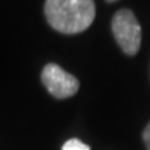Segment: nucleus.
<instances>
[{
    "instance_id": "20e7f679",
    "label": "nucleus",
    "mask_w": 150,
    "mask_h": 150,
    "mask_svg": "<svg viewBox=\"0 0 150 150\" xmlns=\"http://www.w3.org/2000/svg\"><path fill=\"white\" fill-rule=\"evenodd\" d=\"M61 150H91V147L79 139H70L63 145Z\"/></svg>"
},
{
    "instance_id": "423d86ee",
    "label": "nucleus",
    "mask_w": 150,
    "mask_h": 150,
    "mask_svg": "<svg viewBox=\"0 0 150 150\" xmlns=\"http://www.w3.org/2000/svg\"><path fill=\"white\" fill-rule=\"evenodd\" d=\"M108 3H112V1H117V0H107Z\"/></svg>"
},
{
    "instance_id": "f257e3e1",
    "label": "nucleus",
    "mask_w": 150,
    "mask_h": 150,
    "mask_svg": "<svg viewBox=\"0 0 150 150\" xmlns=\"http://www.w3.org/2000/svg\"><path fill=\"white\" fill-rule=\"evenodd\" d=\"M45 16L57 32L74 35L91 27L96 7L93 0H46Z\"/></svg>"
},
{
    "instance_id": "7ed1b4c3",
    "label": "nucleus",
    "mask_w": 150,
    "mask_h": 150,
    "mask_svg": "<svg viewBox=\"0 0 150 150\" xmlns=\"http://www.w3.org/2000/svg\"><path fill=\"white\" fill-rule=\"evenodd\" d=\"M42 82L49 93L56 99L74 96L79 89V82L72 74H68L60 65L49 63L42 71Z\"/></svg>"
},
{
    "instance_id": "f03ea898",
    "label": "nucleus",
    "mask_w": 150,
    "mask_h": 150,
    "mask_svg": "<svg viewBox=\"0 0 150 150\" xmlns=\"http://www.w3.org/2000/svg\"><path fill=\"white\" fill-rule=\"evenodd\" d=\"M114 38L122 52L128 56H135L139 52L142 40V29L135 14L128 8L117 11L111 21Z\"/></svg>"
},
{
    "instance_id": "39448f33",
    "label": "nucleus",
    "mask_w": 150,
    "mask_h": 150,
    "mask_svg": "<svg viewBox=\"0 0 150 150\" xmlns=\"http://www.w3.org/2000/svg\"><path fill=\"white\" fill-rule=\"evenodd\" d=\"M143 142L146 145V149L150 150V122L146 125L145 131H143Z\"/></svg>"
}]
</instances>
